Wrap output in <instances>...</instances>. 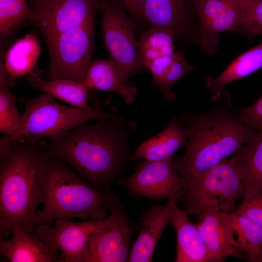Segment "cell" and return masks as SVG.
Wrapping results in <instances>:
<instances>
[{
    "mask_svg": "<svg viewBox=\"0 0 262 262\" xmlns=\"http://www.w3.org/2000/svg\"><path fill=\"white\" fill-rule=\"evenodd\" d=\"M136 128L133 121L118 115L87 122L58 139L39 142L44 159L60 160L89 182L111 192L132 159L129 139Z\"/></svg>",
    "mask_w": 262,
    "mask_h": 262,
    "instance_id": "obj_1",
    "label": "cell"
},
{
    "mask_svg": "<svg viewBox=\"0 0 262 262\" xmlns=\"http://www.w3.org/2000/svg\"><path fill=\"white\" fill-rule=\"evenodd\" d=\"M180 120L187 136L185 150L182 155L172 158L186 184L197 181L232 156L255 132L237 114L227 111L197 115L185 112Z\"/></svg>",
    "mask_w": 262,
    "mask_h": 262,
    "instance_id": "obj_2",
    "label": "cell"
},
{
    "mask_svg": "<svg viewBox=\"0 0 262 262\" xmlns=\"http://www.w3.org/2000/svg\"><path fill=\"white\" fill-rule=\"evenodd\" d=\"M8 141L9 151L0 160V239H8L16 228L34 232L33 220L42 202L44 158L38 139Z\"/></svg>",
    "mask_w": 262,
    "mask_h": 262,
    "instance_id": "obj_3",
    "label": "cell"
},
{
    "mask_svg": "<svg viewBox=\"0 0 262 262\" xmlns=\"http://www.w3.org/2000/svg\"><path fill=\"white\" fill-rule=\"evenodd\" d=\"M39 179L43 208L34 217L35 226L60 218L103 219L119 202L113 192L93 185L56 158L42 160Z\"/></svg>",
    "mask_w": 262,
    "mask_h": 262,
    "instance_id": "obj_4",
    "label": "cell"
},
{
    "mask_svg": "<svg viewBox=\"0 0 262 262\" xmlns=\"http://www.w3.org/2000/svg\"><path fill=\"white\" fill-rule=\"evenodd\" d=\"M19 101L25 107L21 115L23 126L19 133L10 140L43 138L54 140L84 123L118 116L99 107L84 109L66 106L45 93L32 98H20Z\"/></svg>",
    "mask_w": 262,
    "mask_h": 262,
    "instance_id": "obj_5",
    "label": "cell"
},
{
    "mask_svg": "<svg viewBox=\"0 0 262 262\" xmlns=\"http://www.w3.org/2000/svg\"><path fill=\"white\" fill-rule=\"evenodd\" d=\"M244 193L238 173L230 159H227L197 181L186 184L181 202L184 211L198 220L208 212H233L235 203Z\"/></svg>",
    "mask_w": 262,
    "mask_h": 262,
    "instance_id": "obj_6",
    "label": "cell"
},
{
    "mask_svg": "<svg viewBox=\"0 0 262 262\" xmlns=\"http://www.w3.org/2000/svg\"><path fill=\"white\" fill-rule=\"evenodd\" d=\"M99 10L104 45L121 77L128 82L144 68L140 59L134 25L115 0H104Z\"/></svg>",
    "mask_w": 262,
    "mask_h": 262,
    "instance_id": "obj_7",
    "label": "cell"
},
{
    "mask_svg": "<svg viewBox=\"0 0 262 262\" xmlns=\"http://www.w3.org/2000/svg\"><path fill=\"white\" fill-rule=\"evenodd\" d=\"M94 21L63 32L46 44L50 58L49 80L81 82L92 62Z\"/></svg>",
    "mask_w": 262,
    "mask_h": 262,
    "instance_id": "obj_8",
    "label": "cell"
},
{
    "mask_svg": "<svg viewBox=\"0 0 262 262\" xmlns=\"http://www.w3.org/2000/svg\"><path fill=\"white\" fill-rule=\"evenodd\" d=\"M120 204L119 201L105 218L83 222L58 219L53 225L46 223L36 225L34 233L48 246L61 252L59 262H84L90 237L114 222Z\"/></svg>",
    "mask_w": 262,
    "mask_h": 262,
    "instance_id": "obj_9",
    "label": "cell"
},
{
    "mask_svg": "<svg viewBox=\"0 0 262 262\" xmlns=\"http://www.w3.org/2000/svg\"><path fill=\"white\" fill-rule=\"evenodd\" d=\"M172 157L161 161H140L131 175L122 177L116 182L133 197L167 199L178 204L182 202L186 182L178 172Z\"/></svg>",
    "mask_w": 262,
    "mask_h": 262,
    "instance_id": "obj_10",
    "label": "cell"
},
{
    "mask_svg": "<svg viewBox=\"0 0 262 262\" xmlns=\"http://www.w3.org/2000/svg\"><path fill=\"white\" fill-rule=\"evenodd\" d=\"M104 0H28L35 17L33 23L46 42L58 34L95 21Z\"/></svg>",
    "mask_w": 262,
    "mask_h": 262,
    "instance_id": "obj_11",
    "label": "cell"
},
{
    "mask_svg": "<svg viewBox=\"0 0 262 262\" xmlns=\"http://www.w3.org/2000/svg\"><path fill=\"white\" fill-rule=\"evenodd\" d=\"M198 2L199 0H146L143 21L149 27L171 31L176 41L198 46Z\"/></svg>",
    "mask_w": 262,
    "mask_h": 262,
    "instance_id": "obj_12",
    "label": "cell"
},
{
    "mask_svg": "<svg viewBox=\"0 0 262 262\" xmlns=\"http://www.w3.org/2000/svg\"><path fill=\"white\" fill-rule=\"evenodd\" d=\"M198 47L208 56L217 52L220 34L226 31L240 33L244 9L242 0H199Z\"/></svg>",
    "mask_w": 262,
    "mask_h": 262,
    "instance_id": "obj_13",
    "label": "cell"
},
{
    "mask_svg": "<svg viewBox=\"0 0 262 262\" xmlns=\"http://www.w3.org/2000/svg\"><path fill=\"white\" fill-rule=\"evenodd\" d=\"M137 229L138 225L131 223L120 204L114 222L90 237L84 262H127L131 238Z\"/></svg>",
    "mask_w": 262,
    "mask_h": 262,
    "instance_id": "obj_14",
    "label": "cell"
},
{
    "mask_svg": "<svg viewBox=\"0 0 262 262\" xmlns=\"http://www.w3.org/2000/svg\"><path fill=\"white\" fill-rule=\"evenodd\" d=\"M175 204L173 201L167 200L163 205L153 204L143 213L137 224L138 234L131 246L127 262L152 261L156 246L171 223Z\"/></svg>",
    "mask_w": 262,
    "mask_h": 262,
    "instance_id": "obj_15",
    "label": "cell"
},
{
    "mask_svg": "<svg viewBox=\"0 0 262 262\" xmlns=\"http://www.w3.org/2000/svg\"><path fill=\"white\" fill-rule=\"evenodd\" d=\"M227 213L211 212L202 215L196 224L207 246L211 262H222L229 257L247 260L239 250Z\"/></svg>",
    "mask_w": 262,
    "mask_h": 262,
    "instance_id": "obj_16",
    "label": "cell"
},
{
    "mask_svg": "<svg viewBox=\"0 0 262 262\" xmlns=\"http://www.w3.org/2000/svg\"><path fill=\"white\" fill-rule=\"evenodd\" d=\"M10 239H0V254L11 262H52L59 261V251L41 240L34 232L16 228Z\"/></svg>",
    "mask_w": 262,
    "mask_h": 262,
    "instance_id": "obj_17",
    "label": "cell"
},
{
    "mask_svg": "<svg viewBox=\"0 0 262 262\" xmlns=\"http://www.w3.org/2000/svg\"><path fill=\"white\" fill-rule=\"evenodd\" d=\"M175 204L170 224L176 234V262H211L206 244L196 224Z\"/></svg>",
    "mask_w": 262,
    "mask_h": 262,
    "instance_id": "obj_18",
    "label": "cell"
},
{
    "mask_svg": "<svg viewBox=\"0 0 262 262\" xmlns=\"http://www.w3.org/2000/svg\"><path fill=\"white\" fill-rule=\"evenodd\" d=\"M230 160L244 185L243 198L262 191V132H255Z\"/></svg>",
    "mask_w": 262,
    "mask_h": 262,
    "instance_id": "obj_19",
    "label": "cell"
},
{
    "mask_svg": "<svg viewBox=\"0 0 262 262\" xmlns=\"http://www.w3.org/2000/svg\"><path fill=\"white\" fill-rule=\"evenodd\" d=\"M81 82L88 91L96 89L116 93L128 104L133 103L137 95L136 86L123 80L110 59L92 61Z\"/></svg>",
    "mask_w": 262,
    "mask_h": 262,
    "instance_id": "obj_20",
    "label": "cell"
},
{
    "mask_svg": "<svg viewBox=\"0 0 262 262\" xmlns=\"http://www.w3.org/2000/svg\"><path fill=\"white\" fill-rule=\"evenodd\" d=\"M186 142V132L180 119L174 118L158 134L139 145L132 155V159L149 161L167 159L185 146Z\"/></svg>",
    "mask_w": 262,
    "mask_h": 262,
    "instance_id": "obj_21",
    "label": "cell"
},
{
    "mask_svg": "<svg viewBox=\"0 0 262 262\" xmlns=\"http://www.w3.org/2000/svg\"><path fill=\"white\" fill-rule=\"evenodd\" d=\"M262 68V41L237 57L219 75L205 77L206 86L211 94L212 100L216 101L229 83L248 76Z\"/></svg>",
    "mask_w": 262,
    "mask_h": 262,
    "instance_id": "obj_22",
    "label": "cell"
},
{
    "mask_svg": "<svg viewBox=\"0 0 262 262\" xmlns=\"http://www.w3.org/2000/svg\"><path fill=\"white\" fill-rule=\"evenodd\" d=\"M40 53V42L33 33L26 34L10 46L3 57L10 85L18 78L33 71Z\"/></svg>",
    "mask_w": 262,
    "mask_h": 262,
    "instance_id": "obj_23",
    "label": "cell"
},
{
    "mask_svg": "<svg viewBox=\"0 0 262 262\" xmlns=\"http://www.w3.org/2000/svg\"><path fill=\"white\" fill-rule=\"evenodd\" d=\"M26 81L29 85L73 106L89 109L88 90L79 82L67 79L46 80L36 71L29 73Z\"/></svg>",
    "mask_w": 262,
    "mask_h": 262,
    "instance_id": "obj_24",
    "label": "cell"
},
{
    "mask_svg": "<svg viewBox=\"0 0 262 262\" xmlns=\"http://www.w3.org/2000/svg\"><path fill=\"white\" fill-rule=\"evenodd\" d=\"M227 218L237 249L247 256L246 261L256 262L262 252V227L236 210L228 213Z\"/></svg>",
    "mask_w": 262,
    "mask_h": 262,
    "instance_id": "obj_25",
    "label": "cell"
},
{
    "mask_svg": "<svg viewBox=\"0 0 262 262\" xmlns=\"http://www.w3.org/2000/svg\"><path fill=\"white\" fill-rule=\"evenodd\" d=\"M176 38L174 33L167 30L149 27L138 41L140 61L143 67L158 59L174 54Z\"/></svg>",
    "mask_w": 262,
    "mask_h": 262,
    "instance_id": "obj_26",
    "label": "cell"
},
{
    "mask_svg": "<svg viewBox=\"0 0 262 262\" xmlns=\"http://www.w3.org/2000/svg\"><path fill=\"white\" fill-rule=\"evenodd\" d=\"M10 82L4 70L0 71V132L8 140L15 138L23 126L22 116L16 107L17 99L11 92Z\"/></svg>",
    "mask_w": 262,
    "mask_h": 262,
    "instance_id": "obj_27",
    "label": "cell"
},
{
    "mask_svg": "<svg viewBox=\"0 0 262 262\" xmlns=\"http://www.w3.org/2000/svg\"><path fill=\"white\" fill-rule=\"evenodd\" d=\"M35 14L28 0H0V36L6 39L26 21L33 22Z\"/></svg>",
    "mask_w": 262,
    "mask_h": 262,
    "instance_id": "obj_28",
    "label": "cell"
},
{
    "mask_svg": "<svg viewBox=\"0 0 262 262\" xmlns=\"http://www.w3.org/2000/svg\"><path fill=\"white\" fill-rule=\"evenodd\" d=\"M196 67L186 60L184 51L180 49L175 52L173 60L158 86L166 101L174 100L175 94L172 91L173 85L187 73Z\"/></svg>",
    "mask_w": 262,
    "mask_h": 262,
    "instance_id": "obj_29",
    "label": "cell"
},
{
    "mask_svg": "<svg viewBox=\"0 0 262 262\" xmlns=\"http://www.w3.org/2000/svg\"><path fill=\"white\" fill-rule=\"evenodd\" d=\"M244 16L240 33L252 39L262 35V0H242Z\"/></svg>",
    "mask_w": 262,
    "mask_h": 262,
    "instance_id": "obj_30",
    "label": "cell"
},
{
    "mask_svg": "<svg viewBox=\"0 0 262 262\" xmlns=\"http://www.w3.org/2000/svg\"><path fill=\"white\" fill-rule=\"evenodd\" d=\"M236 114L245 125L262 132V95L252 104L239 109Z\"/></svg>",
    "mask_w": 262,
    "mask_h": 262,
    "instance_id": "obj_31",
    "label": "cell"
},
{
    "mask_svg": "<svg viewBox=\"0 0 262 262\" xmlns=\"http://www.w3.org/2000/svg\"><path fill=\"white\" fill-rule=\"evenodd\" d=\"M235 210L245 213L262 227V191L243 198L242 203Z\"/></svg>",
    "mask_w": 262,
    "mask_h": 262,
    "instance_id": "obj_32",
    "label": "cell"
},
{
    "mask_svg": "<svg viewBox=\"0 0 262 262\" xmlns=\"http://www.w3.org/2000/svg\"><path fill=\"white\" fill-rule=\"evenodd\" d=\"M134 18L143 20V13L146 0H115Z\"/></svg>",
    "mask_w": 262,
    "mask_h": 262,
    "instance_id": "obj_33",
    "label": "cell"
},
{
    "mask_svg": "<svg viewBox=\"0 0 262 262\" xmlns=\"http://www.w3.org/2000/svg\"><path fill=\"white\" fill-rule=\"evenodd\" d=\"M256 262H262V252L257 260Z\"/></svg>",
    "mask_w": 262,
    "mask_h": 262,
    "instance_id": "obj_34",
    "label": "cell"
}]
</instances>
